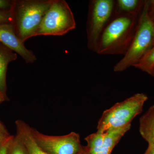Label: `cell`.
Here are the masks:
<instances>
[{"instance_id": "7402d4cb", "label": "cell", "mask_w": 154, "mask_h": 154, "mask_svg": "<svg viewBox=\"0 0 154 154\" xmlns=\"http://www.w3.org/2000/svg\"><path fill=\"white\" fill-rule=\"evenodd\" d=\"M78 154H91V153H90V152L88 150L87 146H84L82 149Z\"/></svg>"}, {"instance_id": "3957f363", "label": "cell", "mask_w": 154, "mask_h": 154, "mask_svg": "<svg viewBox=\"0 0 154 154\" xmlns=\"http://www.w3.org/2000/svg\"><path fill=\"white\" fill-rule=\"evenodd\" d=\"M154 19L144 1L134 37L127 52L113 68V71H124L133 66L153 46Z\"/></svg>"}, {"instance_id": "277c9868", "label": "cell", "mask_w": 154, "mask_h": 154, "mask_svg": "<svg viewBox=\"0 0 154 154\" xmlns=\"http://www.w3.org/2000/svg\"><path fill=\"white\" fill-rule=\"evenodd\" d=\"M148 99L145 94L138 93L105 110L98 121L97 132L103 133L131 124L135 117L142 112Z\"/></svg>"}, {"instance_id": "52a82bcc", "label": "cell", "mask_w": 154, "mask_h": 154, "mask_svg": "<svg viewBox=\"0 0 154 154\" xmlns=\"http://www.w3.org/2000/svg\"><path fill=\"white\" fill-rule=\"evenodd\" d=\"M31 131L37 143L48 154H78L84 146L77 133L63 136L48 135L32 127Z\"/></svg>"}, {"instance_id": "6da1fadb", "label": "cell", "mask_w": 154, "mask_h": 154, "mask_svg": "<svg viewBox=\"0 0 154 154\" xmlns=\"http://www.w3.org/2000/svg\"><path fill=\"white\" fill-rule=\"evenodd\" d=\"M140 13L114 15L102 33L96 53L124 56L134 37Z\"/></svg>"}, {"instance_id": "30bf717a", "label": "cell", "mask_w": 154, "mask_h": 154, "mask_svg": "<svg viewBox=\"0 0 154 154\" xmlns=\"http://www.w3.org/2000/svg\"><path fill=\"white\" fill-rule=\"evenodd\" d=\"M17 135L25 145L28 154H48L38 145L33 138L31 127L22 120L16 122Z\"/></svg>"}, {"instance_id": "8992f818", "label": "cell", "mask_w": 154, "mask_h": 154, "mask_svg": "<svg viewBox=\"0 0 154 154\" xmlns=\"http://www.w3.org/2000/svg\"><path fill=\"white\" fill-rule=\"evenodd\" d=\"M76 28L73 14L65 0H53L34 36H60Z\"/></svg>"}, {"instance_id": "44dd1931", "label": "cell", "mask_w": 154, "mask_h": 154, "mask_svg": "<svg viewBox=\"0 0 154 154\" xmlns=\"http://www.w3.org/2000/svg\"><path fill=\"white\" fill-rule=\"evenodd\" d=\"M8 99V96H6L0 91V104Z\"/></svg>"}, {"instance_id": "ba28073f", "label": "cell", "mask_w": 154, "mask_h": 154, "mask_svg": "<svg viewBox=\"0 0 154 154\" xmlns=\"http://www.w3.org/2000/svg\"><path fill=\"white\" fill-rule=\"evenodd\" d=\"M131 124L108 130L101 133L97 132L85 138L88 150L91 154H111L113 149L122 137L131 128Z\"/></svg>"}, {"instance_id": "4fadbf2b", "label": "cell", "mask_w": 154, "mask_h": 154, "mask_svg": "<svg viewBox=\"0 0 154 154\" xmlns=\"http://www.w3.org/2000/svg\"><path fill=\"white\" fill-rule=\"evenodd\" d=\"M144 1L117 0L115 1L114 15L140 14Z\"/></svg>"}, {"instance_id": "8fae6325", "label": "cell", "mask_w": 154, "mask_h": 154, "mask_svg": "<svg viewBox=\"0 0 154 154\" xmlns=\"http://www.w3.org/2000/svg\"><path fill=\"white\" fill-rule=\"evenodd\" d=\"M17 59V54L0 42V91L7 96V73L8 66Z\"/></svg>"}, {"instance_id": "9a60e30c", "label": "cell", "mask_w": 154, "mask_h": 154, "mask_svg": "<svg viewBox=\"0 0 154 154\" xmlns=\"http://www.w3.org/2000/svg\"><path fill=\"white\" fill-rule=\"evenodd\" d=\"M7 154H28L25 145L17 135L14 136L9 144Z\"/></svg>"}, {"instance_id": "5b68a950", "label": "cell", "mask_w": 154, "mask_h": 154, "mask_svg": "<svg viewBox=\"0 0 154 154\" xmlns=\"http://www.w3.org/2000/svg\"><path fill=\"white\" fill-rule=\"evenodd\" d=\"M115 6L113 0L89 2L86 31L88 48L91 51L97 52L102 33L114 17Z\"/></svg>"}, {"instance_id": "2e32d148", "label": "cell", "mask_w": 154, "mask_h": 154, "mask_svg": "<svg viewBox=\"0 0 154 154\" xmlns=\"http://www.w3.org/2000/svg\"><path fill=\"white\" fill-rule=\"evenodd\" d=\"M12 9L10 10H0V24L13 23Z\"/></svg>"}, {"instance_id": "ffe728a7", "label": "cell", "mask_w": 154, "mask_h": 154, "mask_svg": "<svg viewBox=\"0 0 154 154\" xmlns=\"http://www.w3.org/2000/svg\"><path fill=\"white\" fill-rule=\"evenodd\" d=\"M143 154H154V143H148L147 148Z\"/></svg>"}, {"instance_id": "7a4b0ae2", "label": "cell", "mask_w": 154, "mask_h": 154, "mask_svg": "<svg viewBox=\"0 0 154 154\" xmlns=\"http://www.w3.org/2000/svg\"><path fill=\"white\" fill-rule=\"evenodd\" d=\"M53 0H14L12 8L14 30L24 43L33 37Z\"/></svg>"}, {"instance_id": "d6986e66", "label": "cell", "mask_w": 154, "mask_h": 154, "mask_svg": "<svg viewBox=\"0 0 154 154\" xmlns=\"http://www.w3.org/2000/svg\"><path fill=\"white\" fill-rule=\"evenodd\" d=\"M9 134H10L7 131L5 127L0 121V140Z\"/></svg>"}, {"instance_id": "9c48e42d", "label": "cell", "mask_w": 154, "mask_h": 154, "mask_svg": "<svg viewBox=\"0 0 154 154\" xmlns=\"http://www.w3.org/2000/svg\"><path fill=\"white\" fill-rule=\"evenodd\" d=\"M0 42L20 55L27 63L36 60L34 53L26 48L17 36L12 23L0 24Z\"/></svg>"}, {"instance_id": "e0dca14e", "label": "cell", "mask_w": 154, "mask_h": 154, "mask_svg": "<svg viewBox=\"0 0 154 154\" xmlns=\"http://www.w3.org/2000/svg\"><path fill=\"white\" fill-rule=\"evenodd\" d=\"M14 136L8 135L0 140V154H7L8 147Z\"/></svg>"}, {"instance_id": "ac0fdd59", "label": "cell", "mask_w": 154, "mask_h": 154, "mask_svg": "<svg viewBox=\"0 0 154 154\" xmlns=\"http://www.w3.org/2000/svg\"><path fill=\"white\" fill-rule=\"evenodd\" d=\"M14 0H0V10H10L12 9Z\"/></svg>"}, {"instance_id": "cb8c5ba5", "label": "cell", "mask_w": 154, "mask_h": 154, "mask_svg": "<svg viewBox=\"0 0 154 154\" xmlns=\"http://www.w3.org/2000/svg\"></svg>"}, {"instance_id": "5bb4252c", "label": "cell", "mask_w": 154, "mask_h": 154, "mask_svg": "<svg viewBox=\"0 0 154 154\" xmlns=\"http://www.w3.org/2000/svg\"><path fill=\"white\" fill-rule=\"evenodd\" d=\"M133 67L152 75L154 70V45Z\"/></svg>"}, {"instance_id": "7c38bea8", "label": "cell", "mask_w": 154, "mask_h": 154, "mask_svg": "<svg viewBox=\"0 0 154 154\" xmlns=\"http://www.w3.org/2000/svg\"><path fill=\"white\" fill-rule=\"evenodd\" d=\"M139 131L148 143H154V105L140 119Z\"/></svg>"}, {"instance_id": "603a6c76", "label": "cell", "mask_w": 154, "mask_h": 154, "mask_svg": "<svg viewBox=\"0 0 154 154\" xmlns=\"http://www.w3.org/2000/svg\"><path fill=\"white\" fill-rule=\"evenodd\" d=\"M151 75L152 76L154 77V70L153 71Z\"/></svg>"}]
</instances>
